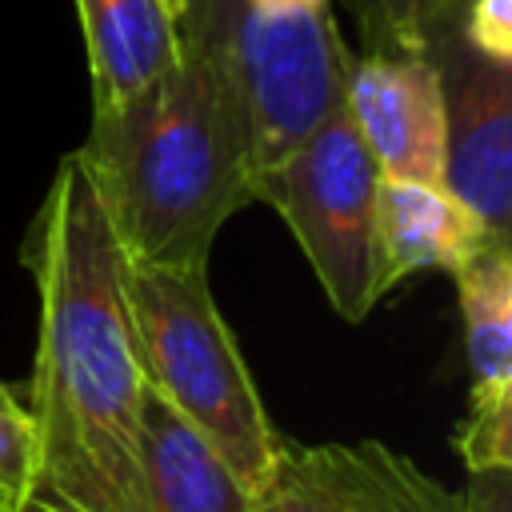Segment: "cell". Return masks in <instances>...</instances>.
<instances>
[{
	"label": "cell",
	"instance_id": "obj_16",
	"mask_svg": "<svg viewBox=\"0 0 512 512\" xmlns=\"http://www.w3.org/2000/svg\"><path fill=\"white\" fill-rule=\"evenodd\" d=\"M464 496H468L472 512H512V472L508 468L472 472Z\"/></svg>",
	"mask_w": 512,
	"mask_h": 512
},
{
	"label": "cell",
	"instance_id": "obj_1",
	"mask_svg": "<svg viewBox=\"0 0 512 512\" xmlns=\"http://www.w3.org/2000/svg\"><path fill=\"white\" fill-rule=\"evenodd\" d=\"M24 264L40 292L32 420L36 500L56 512H144V368L124 300V248L68 152L28 228Z\"/></svg>",
	"mask_w": 512,
	"mask_h": 512
},
{
	"label": "cell",
	"instance_id": "obj_14",
	"mask_svg": "<svg viewBox=\"0 0 512 512\" xmlns=\"http://www.w3.org/2000/svg\"><path fill=\"white\" fill-rule=\"evenodd\" d=\"M456 448L468 472H488V468L512 472V392L472 396L468 416L456 432Z\"/></svg>",
	"mask_w": 512,
	"mask_h": 512
},
{
	"label": "cell",
	"instance_id": "obj_7",
	"mask_svg": "<svg viewBox=\"0 0 512 512\" xmlns=\"http://www.w3.org/2000/svg\"><path fill=\"white\" fill-rule=\"evenodd\" d=\"M344 108L380 176L440 180L444 88L424 52H364L348 64Z\"/></svg>",
	"mask_w": 512,
	"mask_h": 512
},
{
	"label": "cell",
	"instance_id": "obj_5",
	"mask_svg": "<svg viewBox=\"0 0 512 512\" xmlns=\"http://www.w3.org/2000/svg\"><path fill=\"white\" fill-rule=\"evenodd\" d=\"M248 512H472V504L380 440H280L268 476L252 488Z\"/></svg>",
	"mask_w": 512,
	"mask_h": 512
},
{
	"label": "cell",
	"instance_id": "obj_12",
	"mask_svg": "<svg viewBox=\"0 0 512 512\" xmlns=\"http://www.w3.org/2000/svg\"><path fill=\"white\" fill-rule=\"evenodd\" d=\"M468 0H352L364 52H424L448 40Z\"/></svg>",
	"mask_w": 512,
	"mask_h": 512
},
{
	"label": "cell",
	"instance_id": "obj_8",
	"mask_svg": "<svg viewBox=\"0 0 512 512\" xmlns=\"http://www.w3.org/2000/svg\"><path fill=\"white\" fill-rule=\"evenodd\" d=\"M492 240L440 180H392L376 188V252L384 296L416 272H456Z\"/></svg>",
	"mask_w": 512,
	"mask_h": 512
},
{
	"label": "cell",
	"instance_id": "obj_11",
	"mask_svg": "<svg viewBox=\"0 0 512 512\" xmlns=\"http://www.w3.org/2000/svg\"><path fill=\"white\" fill-rule=\"evenodd\" d=\"M472 396L512 392V244H484L456 272Z\"/></svg>",
	"mask_w": 512,
	"mask_h": 512
},
{
	"label": "cell",
	"instance_id": "obj_6",
	"mask_svg": "<svg viewBox=\"0 0 512 512\" xmlns=\"http://www.w3.org/2000/svg\"><path fill=\"white\" fill-rule=\"evenodd\" d=\"M432 60L444 88L440 184L492 240L512 244V64L476 56L456 32Z\"/></svg>",
	"mask_w": 512,
	"mask_h": 512
},
{
	"label": "cell",
	"instance_id": "obj_10",
	"mask_svg": "<svg viewBox=\"0 0 512 512\" xmlns=\"http://www.w3.org/2000/svg\"><path fill=\"white\" fill-rule=\"evenodd\" d=\"M144 512H248L252 492L228 460L152 388L140 412Z\"/></svg>",
	"mask_w": 512,
	"mask_h": 512
},
{
	"label": "cell",
	"instance_id": "obj_17",
	"mask_svg": "<svg viewBox=\"0 0 512 512\" xmlns=\"http://www.w3.org/2000/svg\"><path fill=\"white\" fill-rule=\"evenodd\" d=\"M172 4H176V16H180V24H188V20H192V16H196V12H200L208 0H172Z\"/></svg>",
	"mask_w": 512,
	"mask_h": 512
},
{
	"label": "cell",
	"instance_id": "obj_18",
	"mask_svg": "<svg viewBox=\"0 0 512 512\" xmlns=\"http://www.w3.org/2000/svg\"><path fill=\"white\" fill-rule=\"evenodd\" d=\"M24 512H56V508H52V504H44V500H36V496H32V504H28V508H24Z\"/></svg>",
	"mask_w": 512,
	"mask_h": 512
},
{
	"label": "cell",
	"instance_id": "obj_4",
	"mask_svg": "<svg viewBox=\"0 0 512 512\" xmlns=\"http://www.w3.org/2000/svg\"><path fill=\"white\" fill-rule=\"evenodd\" d=\"M376 188L380 172L344 104L332 108L280 164L256 176V200L280 212L328 304L348 324H360L384 300Z\"/></svg>",
	"mask_w": 512,
	"mask_h": 512
},
{
	"label": "cell",
	"instance_id": "obj_13",
	"mask_svg": "<svg viewBox=\"0 0 512 512\" xmlns=\"http://www.w3.org/2000/svg\"><path fill=\"white\" fill-rule=\"evenodd\" d=\"M40 484V436L32 408L0 384V512H24Z\"/></svg>",
	"mask_w": 512,
	"mask_h": 512
},
{
	"label": "cell",
	"instance_id": "obj_3",
	"mask_svg": "<svg viewBox=\"0 0 512 512\" xmlns=\"http://www.w3.org/2000/svg\"><path fill=\"white\" fill-rule=\"evenodd\" d=\"M124 300L144 384L176 408L252 492L268 476L280 436L212 300L208 268L124 260Z\"/></svg>",
	"mask_w": 512,
	"mask_h": 512
},
{
	"label": "cell",
	"instance_id": "obj_15",
	"mask_svg": "<svg viewBox=\"0 0 512 512\" xmlns=\"http://www.w3.org/2000/svg\"><path fill=\"white\" fill-rule=\"evenodd\" d=\"M456 36L484 60L512 64V0H468Z\"/></svg>",
	"mask_w": 512,
	"mask_h": 512
},
{
	"label": "cell",
	"instance_id": "obj_9",
	"mask_svg": "<svg viewBox=\"0 0 512 512\" xmlns=\"http://www.w3.org/2000/svg\"><path fill=\"white\" fill-rule=\"evenodd\" d=\"M88 72L92 112L116 108L156 84L180 56V16L172 0H72Z\"/></svg>",
	"mask_w": 512,
	"mask_h": 512
},
{
	"label": "cell",
	"instance_id": "obj_2",
	"mask_svg": "<svg viewBox=\"0 0 512 512\" xmlns=\"http://www.w3.org/2000/svg\"><path fill=\"white\" fill-rule=\"evenodd\" d=\"M76 160L124 260L208 268L220 224L256 200L248 124L212 12L180 28V56L156 84L92 112Z\"/></svg>",
	"mask_w": 512,
	"mask_h": 512
}]
</instances>
